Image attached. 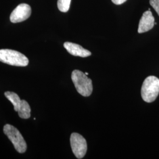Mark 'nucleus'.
Wrapping results in <instances>:
<instances>
[{
  "label": "nucleus",
  "mask_w": 159,
  "mask_h": 159,
  "mask_svg": "<svg viewBox=\"0 0 159 159\" xmlns=\"http://www.w3.org/2000/svg\"><path fill=\"white\" fill-rule=\"evenodd\" d=\"M71 0H58L57 6L60 11L66 12L68 11L70 7Z\"/></svg>",
  "instance_id": "9b49d317"
},
{
  "label": "nucleus",
  "mask_w": 159,
  "mask_h": 159,
  "mask_svg": "<svg viewBox=\"0 0 159 159\" xmlns=\"http://www.w3.org/2000/svg\"><path fill=\"white\" fill-rule=\"evenodd\" d=\"M154 18L150 11L144 12L141 18L138 28V33L141 34L148 31L153 28Z\"/></svg>",
  "instance_id": "0eeeda50"
},
{
  "label": "nucleus",
  "mask_w": 159,
  "mask_h": 159,
  "mask_svg": "<svg viewBox=\"0 0 159 159\" xmlns=\"http://www.w3.org/2000/svg\"><path fill=\"white\" fill-rule=\"evenodd\" d=\"M70 144L72 151L77 159H83L87 150L85 139L77 133H73L70 137Z\"/></svg>",
  "instance_id": "39448f33"
},
{
  "label": "nucleus",
  "mask_w": 159,
  "mask_h": 159,
  "mask_svg": "<svg viewBox=\"0 0 159 159\" xmlns=\"http://www.w3.org/2000/svg\"><path fill=\"white\" fill-rule=\"evenodd\" d=\"M3 131L18 153H24L26 152L27 143L17 129L13 125L7 124L4 126Z\"/></svg>",
  "instance_id": "20e7f679"
},
{
  "label": "nucleus",
  "mask_w": 159,
  "mask_h": 159,
  "mask_svg": "<svg viewBox=\"0 0 159 159\" xmlns=\"http://www.w3.org/2000/svg\"><path fill=\"white\" fill-rule=\"evenodd\" d=\"M71 79L80 94L84 97L90 96L93 92L92 81L82 71L75 70L71 74Z\"/></svg>",
  "instance_id": "f257e3e1"
},
{
  "label": "nucleus",
  "mask_w": 159,
  "mask_h": 159,
  "mask_svg": "<svg viewBox=\"0 0 159 159\" xmlns=\"http://www.w3.org/2000/svg\"><path fill=\"white\" fill-rule=\"evenodd\" d=\"M17 112L21 119H29L31 116V108L29 103L24 100H21Z\"/></svg>",
  "instance_id": "1a4fd4ad"
},
{
  "label": "nucleus",
  "mask_w": 159,
  "mask_h": 159,
  "mask_svg": "<svg viewBox=\"0 0 159 159\" xmlns=\"http://www.w3.org/2000/svg\"><path fill=\"white\" fill-rule=\"evenodd\" d=\"M159 94V79L150 75L144 80L143 83L141 94L143 100L147 102H152Z\"/></svg>",
  "instance_id": "f03ea898"
},
{
  "label": "nucleus",
  "mask_w": 159,
  "mask_h": 159,
  "mask_svg": "<svg viewBox=\"0 0 159 159\" xmlns=\"http://www.w3.org/2000/svg\"><path fill=\"white\" fill-rule=\"evenodd\" d=\"M112 2L116 5H120L125 2L127 0H111Z\"/></svg>",
  "instance_id": "ddd939ff"
},
{
  "label": "nucleus",
  "mask_w": 159,
  "mask_h": 159,
  "mask_svg": "<svg viewBox=\"0 0 159 159\" xmlns=\"http://www.w3.org/2000/svg\"><path fill=\"white\" fill-rule=\"evenodd\" d=\"M64 47L70 54L74 56L87 57L91 55L90 51L84 48L82 46L73 43L66 42L64 44Z\"/></svg>",
  "instance_id": "6e6552de"
},
{
  "label": "nucleus",
  "mask_w": 159,
  "mask_h": 159,
  "mask_svg": "<svg viewBox=\"0 0 159 159\" xmlns=\"http://www.w3.org/2000/svg\"><path fill=\"white\" fill-rule=\"evenodd\" d=\"M0 61L13 66L25 67L28 66V58L18 51L10 50H0Z\"/></svg>",
  "instance_id": "7ed1b4c3"
},
{
  "label": "nucleus",
  "mask_w": 159,
  "mask_h": 159,
  "mask_svg": "<svg viewBox=\"0 0 159 159\" xmlns=\"http://www.w3.org/2000/svg\"><path fill=\"white\" fill-rule=\"evenodd\" d=\"M4 95L14 106V110L16 111H18L19 106L21 102V100L20 99V97L18 96V95L16 93L11 91H6L4 93Z\"/></svg>",
  "instance_id": "9d476101"
},
{
  "label": "nucleus",
  "mask_w": 159,
  "mask_h": 159,
  "mask_svg": "<svg viewBox=\"0 0 159 159\" xmlns=\"http://www.w3.org/2000/svg\"><path fill=\"white\" fill-rule=\"evenodd\" d=\"M150 4L159 16V0H150Z\"/></svg>",
  "instance_id": "f8f14e48"
},
{
  "label": "nucleus",
  "mask_w": 159,
  "mask_h": 159,
  "mask_svg": "<svg viewBox=\"0 0 159 159\" xmlns=\"http://www.w3.org/2000/svg\"><path fill=\"white\" fill-rule=\"evenodd\" d=\"M88 73H85V75H88Z\"/></svg>",
  "instance_id": "4468645a"
},
{
  "label": "nucleus",
  "mask_w": 159,
  "mask_h": 159,
  "mask_svg": "<svg viewBox=\"0 0 159 159\" xmlns=\"http://www.w3.org/2000/svg\"><path fill=\"white\" fill-rule=\"evenodd\" d=\"M31 14V8L27 4H21L12 12L10 21L12 23H20L28 19Z\"/></svg>",
  "instance_id": "423d86ee"
}]
</instances>
